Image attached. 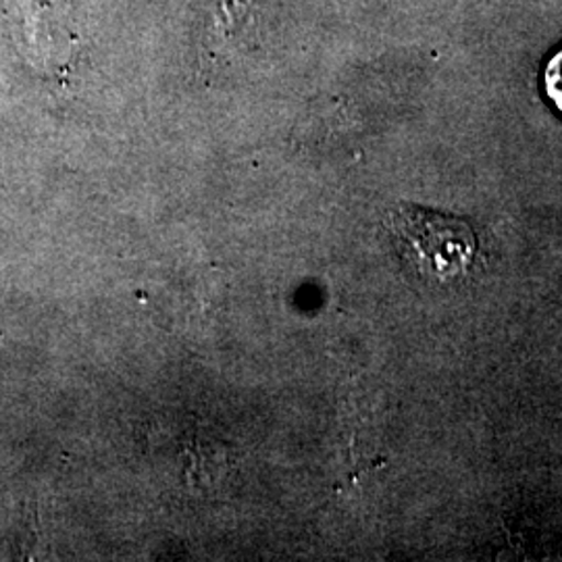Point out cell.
<instances>
[{
	"label": "cell",
	"instance_id": "1",
	"mask_svg": "<svg viewBox=\"0 0 562 562\" xmlns=\"http://www.w3.org/2000/svg\"><path fill=\"white\" fill-rule=\"evenodd\" d=\"M387 229L402 261L423 280H459L477 257L475 232L461 217L401 204L390 213Z\"/></svg>",
	"mask_w": 562,
	"mask_h": 562
},
{
	"label": "cell",
	"instance_id": "2",
	"mask_svg": "<svg viewBox=\"0 0 562 562\" xmlns=\"http://www.w3.org/2000/svg\"><path fill=\"white\" fill-rule=\"evenodd\" d=\"M543 88H546V97L562 115V50L548 60L543 71Z\"/></svg>",
	"mask_w": 562,
	"mask_h": 562
}]
</instances>
